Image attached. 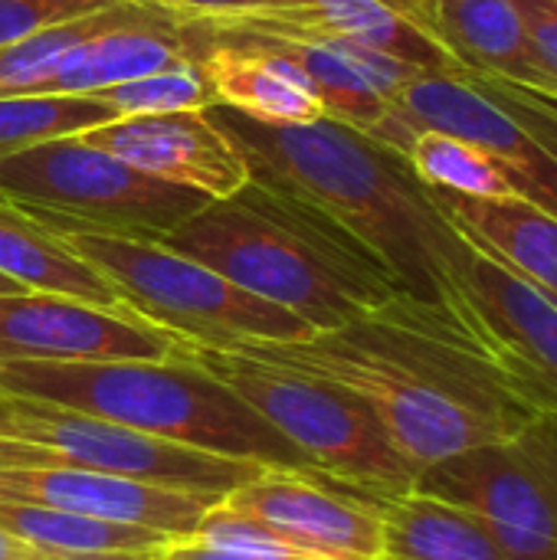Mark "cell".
<instances>
[{
  "instance_id": "1",
  "label": "cell",
  "mask_w": 557,
  "mask_h": 560,
  "mask_svg": "<svg viewBox=\"0 0 557 560\" xmlns=\"http://www.w3.org/2000/svg\"><path fill=\"white\" fill-rule=\"evenodd\" d=\"M233 351L355 390L417 472L538 413L453 312L410 295L309 341H256Z\"/></svg>"
},
{
  "instance_id": "2",
  "label": "cell",
  "mask_w": 557,
  "mask_h": 560,
  "mask_svg": "<svg viewBox=\"0 0 557 560\" xmlns=\"http://www.w3.org/2000/svg\"><path fill=\"white\" fill-rule=\"evenodd\" d=\"M207 112L246 158L250 177L325 210L397 279L404 295L456 308L469 243L401 151L325 115L309 125H269L220 102Z\"/></svg>"
},
{
  "instance_id": "3",
  "label": "cell",
  "mask_w": 557,
  "mask_h": 560,
  "mask_svg": "<svg viewBox=\"0 0 557 560\" xmlns=\"http://www.w3.org/2000/svg\"><path fill=\"white\" fill-rule=\"evenodd\" d=\"M158 243L295 312L318 335L404 295L397 279L325 210L256 177L227 200H207Z\"/></svg>"
},
{
  "instance_id": "4",
  "label": "cell",
  "mask_w": 557,
  "mask_h": 560,
  "mask_svg": "<svg viewBox=\"0 0 557 560\" xmlns=\"http://www.w3.org/2000/svg\"><path fill=\"white\" fill-rule=\"evenodd\" d=\"M0 397L56 404L167 443L253 459L269 469L318 472L243 397L197 368L187 348L167 361H10L0 364Z\"/></svg>"
},
{
  "instance_id": "5",
  "label": "cell",
  "mask_w": 557,
  "mask_h": 560,
  "mask_svg": "<svg viewBox=\"0 0 557 560\" xmlns=\"http://www.w3.org/2000/svg\"><path fill=\"white\" fill-rule=\"evenodd\" d=\"M95 266L128 308L190 345L233 351L256 341H309L318 331L295 312L266 302L213 269L154 243L82 230H49Z\"/></svg>"
},
{
  "instance_id": "6",
  "label": "cell",
  "mask_w": 557,
  "mask_h": 560,
  "mask_svg": "<svg viewBox=\"0 0 557 560\" xmlns=\"http://www.w3.org/2000/svg\"><path fill=\"white\" fill-rule=\"evenodd\" d=\"M187 358L292 440L322 476L368 492L414 489L420 472L355 390L240 351L187 345Z\"/></svg>"
},
{
  "instance_id": "7",
  "label": "cell",
  "mask_w": 557,
  "mask_h": 560,
  "mask_svg": "<svg viewBox=\"0 0 557 560\" xmlns=\"http://www.w3.org/2000/svg\"><path fill=\"white\" fill-rule=\"evenodd\" d=\"M0 200L46 230L158 243L210 197L158 180L69 135L0 158Z\"/></svg>"
},
{
  "instance_id": "8",
  "label": "cell",
  "mask_w": 557,
  "mask_h": 560,
  "mask_svg": "<svg viewBox=\"0 0 557 560\" xmlns=\"http://www.w3.org/2000/svg\"><path fill=\"white\" fill-rule=\"evenodd\" d=\"M0 466H76L217 499L269 469L26 397H0Z\"/></svg>"
},
{
  "instance_id": "9",
  "label": "cell",
  "mask_w": 557,
  "mask_h": 560,
  "mask_svg": "<svg viewBox=\"0 0 557 560\" xmlns=\"http://www.w3.org/2000/svg\"><path fill=\"white\" fill-rule=\"evenodd\" d=\"M414 489L473 512L509 560H557V413L427 466Z\"/></svg>"
},
{
  "instance_id": "10",
  "label": "cell",
  "mask_w": 557,
  "mask_h": 560,
  "mask_svg": "<svg viewBox=\"0 0 557 560\" xmlns=\"http://www.w3.org/2000/svg\"><path fill=\"white\" fill-rule=\"evenodd\" d=\"M453 315L532 410L557 413L555 295L525 282L469 243Z\"/></svg>"
},
{
  "instance_id": "11",
  "label": "cell",
  "mask_w": 557,
  "mask_h": 560,
  "mask_svg": "<svg viewBox=\"0 0 557 560\" xmlns=\"http://www.w3.org/2000/svg\"><path fill=\"white\" fill-rule=\"evenodd\" d=\"M187 341L138 312L49 292L0 295V364L10 361H167Z\"/></svg>"
},
{
  "instance_id": "12",
  "label": "cell",
  "mask_w": 557,
  "mask_h": 560,
  "mask_svg": "<svg viewBox=\"0 0 557 560\" xmlns=\"http://www.w3.org/2000/svg\"><path fill=\"white\" fill-rule=\"evenodd\" d=\"M223 505L289 532L312 558L381 560L384 551V525L364 489L322 472L266 469L233 489Z\"/></svg>"
},
{
  "instance_id": "13",
  "label": "cell",
  "mask_w": 557,
  "mask_h": 560,
  "mask_svg": "<svg viewBox=\"0 0 557 560\" xmlns=\"http://www.w3.org/2000/svg\"><path fill=\"white\" fill-rule=\"evenodd\" d=\"M79 138L158 180L210 200H227L250 184L246 158L207 108L128 115L79 131Z\"/></svg>"
},
{
  "instance_id": "14",
  "label": "cell",
  "mask_w": 557,
  "mask_h": 560,
  "mask_svg": "<svg viewBox=\"0 0 557 560\" xmlns=\"http://www.w3.org/2000/svg\"><path fill=\"white\" fill-rule=\"evenodd\" d=\"M0 502L46 505L102 522L151 528L171 538H190L204 515L223 499L76 466H0Z\"/></svg>"
},
{
  "instance_id": "15",
  "label": "cell",
  "mask_w": 557,
  "mask_h": 560,
  "mask_svg": "<svg viewBox=\"0 0 557 560\" xmlns=\"http://www.w3.org/2000/svg\"><path fill=\"white\" fill-rule=\"evenodd\" d=\"M194 62L190 36L164 13L144 10L69 46L26 95H89L105 85Z\"/></svg>"
},
{
  "instance_id": "16",
  "label": "cell",
  "mask_w": 557,
  "mask_h": 560,
  "mask_svg": "<svg viewBox=\"0 0 557 560\" xmlns=\"http://www.w3.org/2000/svg\"><path fill=\"white\" fill-rule=\"evenodd\" d=\"M197 39L200 43H190L194 59L220 105L269 125H309L325 115L322 98L315 95L309 79L282 56L236 36Z\"/></svg>"
},
{
  "instance_id": "17",
  "label": "cell",
  "mask_w": 557,
  "mask_h": 560,
  "mask_svg": "<svg viewBox=\"0 0 557 560\" xmlns=\"http://www.w3.org/2000/svg\"><path fill=\"white\" fill-rule=\"evenodd\" d=\"M250 13L358 39L427 72L463 69L433 36V0H266Z\"/></svg>"
},
{
  "instance_id": "18",
  "label": "cell",
  "mask_w": 557,
  "mask_h": 560,
  "mask_svg": "<svg viewBox=\"0 0 557 560\" xmlns=\"http://www.w3.org/2000/svg\"><path fill=\"white\" fill-rule=\"evenodd\" d=\"M430 194L463 240L557 299V217L552 210L525 197H466L443 187H430Z\"/></svg>"
},
{
  "instance_id": "19",
  "label": "cell",
  "mask_w": 557,
  "mask_h": 560,
  "mask_svg": "<svg viewBox=\"0 0 557 560\" xmlns=\"http://www.w3.org/2000/svg\"><path fill=\"white\" fill-rule=\"evenodd\" d=\"M433 36L466 72L548 89L512 0H433Z\"/></svg>"
},
{
  "instance_id": "20",
  "label": "cell",
  "mask_w": 557,
  "mask_h": 560,
  "mask_svg": "<svg viewBox=\"0 0 557 560\" xmlns=\"http://www.w3.org/2000/svg\"><path fill=\"white\" fill-rule=\"evenodd\" d=\"M384 525L381 560H509L492 532L466 509L407 492H368Z\"/></svg>"
},
{
  "instance_id": "21",
  "label": "cell",
  "mask_w": 557,
  "mask_h": 560,
  "mask_svg": "<svg viewBox=\"0 0 557 560\" xmlns=\"http://www.w3.org/2000/svg\"><path fill=\"white\" fill-rule=\"evenodd\" d=\"M0 272L30 292H49L102 308L135 312L121 302L115 285L95 266L79 259L43 223L7 200H0Z\"/></svg>"
},
{
  "instance_id": "22",
  "label": "cell",
  "mask_w": 557,
  "mask_h": 560,
  "mask_svg": "<svg viewBox=\"0 0 557 560\" xmlns=\"http://www.w3.org/2000/svg\"><path fill=\"white\" fill-rule=\"evenodd\" d=\"M0 528L62 560H154L171 535L62 509L0 502Z\"/></svg>"
},
{
  "instance_id": "23",
  "label": "cell",
  "mask_w": 557,
  "mask_h": 560,
  "mask_svg": "<svg viewBox=\"0 0 557 560\" xmlns=\"http://www.w3.org/2000/svg\"><path fill=\"white\" fill-rule=\"evenodd\" d=\"M115 118L118 112L92 95H3L0 98V158L26 151L43 141L98 128Z\"/></svg>"
},
{
  "instance_id": "24",
  "label": "cell",
  "mask_w": 557,
  "mask_h": 560,
  "mask_svg": "<svg viewBox=\"0 0 557 560\" xmlns=\"http://www.w3.org/2000/svg\"><path fill=\"white\" fill-rule=\"evenodd\" d=\"M404 158L430 187H443L466 197H519L496 158L453 135L420 131Z\"/></svg>"
},
{
  "instance_id": "25",
  "label": "cell",
  "mask_w": 557,
  "mask_h": 560,
  "mask_svg": "<svg viewBox=\"0 0 557 560\" xmlns=\"http://www.w3.org/2000/svg\"><path fill=\"white\" fill-rule=\"evenodd\" d=\"M144 10L148 7L135 3V0H125V3L95 10L89 16L59 23V26L39 30V33H33L26 39H16V43L0 46V98L3 95H26L30 85L49 69V62H56L69 46H76L79 39H85V36L112 26V23L131 20V16H138Z\"/></svg>"
},
{
  "instance_id": "26",
  "label": "cell",
  "mask_w": 557,
  "mask_h": 560,
  "mask_svg": "<svg viewBox=\"0 0 557 560\" xmlns=\"http://www.w3.org/2000/svg\"><path fill=\"white\" fill-rule=\"evenodd\" d=\"M89 95L105 102L108 108H115L118 118L190 112V108H210L217 102L207 75L197 66V59L187 66H177V69H164V72H151L141 79L118 82V85H105V89H95Z\"/></svg>"
},
{
  "instance_id": "27",
  "label": "cell",
  "mask_w": 557,
  "mask_h": 560,
  "mask_svg": "<svg viewBox=\"0 0 557 560\" xmlns=\"http://www.w3.org/2000/svg\"><path fill=\"white\" fill-rule=\"evenodd\" d=\"M125 0H0V46Z\"/></svg>"
},
{
  "instance_id": "28",
  "label": "cell",
  "mask_w": 557,
  "mask_h": 560,
  "mask_svg": "<svg viewBox=\"0 0 557 560\" xmlns=\"http://www.w3.org/2000/svg\"><path fill=\"white\" fill-rule=\"evenodd\" d=\"M522 13V26L532 46V59L542 69L548 89L557 92V0H512Z\"/></svg>"
},
{
  "instance_id": "29",
  "label": "cell",
  "mask_w": 557,
  "mask_h": 560,
  "mask_svg": "<svg viewBox=\"0 0 557 560\" xmlns=\"http://www.w3.org/2000/svg\"><path fill=\"white\" fill-rule=\"evenodd\" d=\"M135 3H141L154 13H164L167 20H174L181 26H197V23L259 10L266 0H135Z\"/></svg>"
},
{
  "instance_id": "30",
  "label": "cell",
  "mask_w": 557,
  "mask_h": 560,
  "mask_svg": "<svg viewBox=\"0 0 557 560\" xmlns=\"http://www.w3.org/2000/svg\"><path fill=\"white\" fill-rule=\"evenodd\" d=\"M154 560H325V558H286V555H256V551H233L217 548L200 538H171Z\"/></svg>"
},
{
  "instance_id": "31",
  "label": "cell",
  "mask_w": 557,
  "mask_h": 560,
  "mask_svg": "<svg viewBox=\"0 0 557 560\" xmlns=\"http://www.w3.org/2000/svg\"><path fill=\"white\" fill-rule=\"evenodd\" d=\"M0 560H62V558H56V555H49V551H43V548H33V545L20 541V538H13L10 532H3V528H0Z\"/></svg>"
},
{
  "instance_id": "32",
  "label": "cell",
  "mask_w": 557,
  "mask_h": 560,
  "mask_svg": "<svg viewBox=\"0 0 557 560\" xmlns=\"http://www.w3.org/2000/svg\"><path fill=\"white\" fill-rule=\"evenodd\" d=\"M16 292H30V289H23L20 282H13V279H7V276L0 272V295H16Z\"/></svg>"
}]
</instances>
